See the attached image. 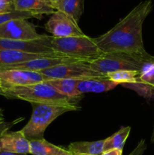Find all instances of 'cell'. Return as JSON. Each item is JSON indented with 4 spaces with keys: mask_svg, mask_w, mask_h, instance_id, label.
I'll use <instances>...</instances> for the list:
<instances>
[{
    "mask_svg": "<svg viewBox=\"0 0 154 155\" xmlns=\"http://www.w3.org/2000/svg\"><path fill=\"white\" fill-rule=\"evenodd\" d=\"M152 8V0L142 1L111 30L94 40L104 53L144 52L143 24Z\"/></svg>",
    "mask_w": 154,
    "mask_h": 155,
    "instance_id": "cell-1",
    "label": "cell"
},
{
    "mask_svg": "<svg viewBox=\"0 0 154 155\" xmlns=\"http://www.w3.org/2000/svg\"><path fill=\"white\" fill-rule=\"evenodd\" d=\"M5 97L28 101L31 104L75 105L77 98H70L57 92L46 81L36 84L2 88Z\"/></svg>",
    "mask_w": 154,
    "mask_h": 155,
    "instance_id": "cell-2",
    "label": "cell"
},
{
    "mask_svg": "<svg viewBox=\"0 0 154 155\" xmlns=\"http://www.w3.org/2000/svg\"><path fill=\"white\" fill-rule=\"evenodd\" d=\"M154 62V56L146 51L141 53H104L101 57L90 62L92 71L107 74L118 71H137L142 72Z\"/></svg>",
    "mask_w": 154,
    "mask_h": 155,
    "instance_id": "cell-3",
    "label": "cell"
},
{
    "mask_svg": "<svg viewBox=\"0 0 154 155\" xmlns=\"http://www.w3.org/2000/svg\"><path fill=\"white\" fill-rule=\"evenodd\" d=\"M31 117L21 130L29 141L44 139V133L48 126L58 117L69 111L79 109L75 105H54V104H32Z\"/></svg>",
    "mask_w": 154,
    "mask_h": 155,
    "instance_id": "cell-4",
    "label": "cell"
},
{
    "mask_svg": "<svg viewBox=\"0 0 154 155\" xmlns=\"http://www.w3.org/2000/svg\"><path fill=\"white\" fill-rule=\"evenodd\" d=\"M51 45L55 52L85 63H90L104 54L94 38L85 34L66 38H55L51 36Z\"/></svg>",
    "mask_w": 154,
    "mask_h": 155,
    "instance_id": "cell-5",
    "label": "cell"
},
{
    "mask_svg": "<svg viewBox=\"0 0 154 155\" xmlns=\"http://www.w3.org/2000/svg\"><path fill=\"white\" fill-rule=\"evenodd\" d=\"M39 73L44 76L46 80L53 79H74L79 80L86 79H107V75L92 71L88 63L82 61L57 65L39 71Z\"/></svg>",
    "mask_w": 154,
    "mask_h": 155,
    "instance_id": "cell-6",
    "label": "cell"
},
{
    "mask_svg": "<svg viewBox=\"0 0 154 155\" xmlns=\"http://www.w3.org/2000/svg\"><path fill=\"white\" fill-rule=\"evenodd\" d=\"M45 34H39L33 24L26 19H17L0 25V38L13 40L30 41L42 39Z\"/></svg>",
    "mask_w": 154,
    "mask_h": 155,
    "instance_id": "cell-7",
    "label": "cell"
},
{
    "mask_svg": "<svg viewBox=\"0 0 154 155\" xmlns=\"http://www.w3.org/2000/svg\"><path fill=\"white\" fill-rule=\"evenodd\" d=\"M45 30L55 38H66L84 36L78 23L69 15L59 11L51 15L45 25Z\"/></svg>",
    "mask_w": 154,
    "mask_h": 155,
    "instance_id": "cell-8",
    "label": "cell"
},
{
    "mask_svg": "<svg viewBox=\"0 0 154 155\" xmlns=\"http://www.w3.org/2000/svg\"><path fill=\"white\" fill-rule=\"evenodd\" d=\"M0 48L36 54L55 52L51 45V36L47 35L42 39L30 41L13 40L0 38Z\"/></svg>",
    "mask_w": 154,
    "mask_h": 155,
    "instance_id": "cell-9",
    "label": "cell"
},
{
    "mask_svg": "<svg viewBox=\"0 0 154 155\" xmlns=\"http://www.w3.org/2000/svg\"><path fill=\"white\" fill-rule=\"evenodd\" d=\"M46 80L39 72L24 70H6L0 71V85L2 88L8 86H21L36 84Z\"/></svg>",
    "mask_w": 154,
    "mask_h": 155,
    "instance_id": "cell-10",
    "label": "cell"
},
{
    "mask_svg": "<svg viewBox=\"0 0 154 155\" xmlns=\"http://www.w3.org/2000/svg\"><path fill=\"white\" fill-rule=\"evenodd\" d=\"M44 57H66L59 53L36 54L0 48V71L9 70L14 65Z\"/></svg>",
    "mask_w": 154,
    "mask_h": 155,
    "instance_id": "cell-11",
    "label": "cell"
},
{
    "mask_svg": "<svg viewBox=\"0 0 154 155\" xmlns=\"http://www.w3.org/2000/svg\"><path fill=\"white\" fill-rule=\"evenodd\" d=\"M0 150L18 154H30V141L22 132L4 130L0 134Z\"/></svg>",
    "mask_w": 154,
    "mask_h": 155,
    "instance_id": "cell-12",
    "label": "cell"
},
{
    "mask_svg": "<svg viewBox=\"0 0 154 155\" xmlns=\"http://www.w3.org/2000/svg\"><path fill=\"white\" fill-rule=\"evenodd\" d=\"M76 61H80L69 57H44L18 64L12 67L9 70H24V71L39 72V71L48 69V68H53V67L57 66V65Z\"/></svg>",
    "mask_w": 154,
    "mask_h": 155,
    "instance_id": "cell-13",
    "label": "cell"
},
{
    "mask_svg": "<svg viewBox=\"0 0 154 155\" xmlns=\"http://www.w3.org/2000/svg\"><path fill=\"white\" fill-rule=\"evenodd\" d=\"M15 11L33 14L35 18L41 19L43 15H52L55 11L42 0H14Z\"/></svg>",
    "mask_w": 154,
    "mask_h": 155,
    "instance_id": "cell-14",
    "label": "cell"
},
{
    "mask_svg": "<svg viewBox=\"0 0 154 155\" xmlns=\"http://www.w3.org/2000/svg\"><path fill=\"white\" fill-rule=\"evenodd\" d=\"M118 83L108 79H86L80 80L77 83V91L82 95L86 92H104L113 89Z\"/></svg>",
    "mask_w": 154,
    "mask_h": 155,
    "instance_id": "cell-15",
    "label": "cell"
},
{
    "mask_svg": "<svg viewBox=\"0 0 154 155\" xmlns=\"http://www.w3.org/2000/svg\"><path fill=\"white\" fill-rule=\"evenodd\" d=\"M30 154L32 155H71L67 148L57 146L45 139L30 141Z\"/></svg>",
    "mask_w": 154,
    "mask_h": 155,
    "instance_id": "cell-16",
    "label": "cell"
},
{
    "mask_svg": "<svg viewBox=\"0 0 154 155\" xmlns=\"http://www.w3.org/2000/svg\"><path fill=\"white\" fill-rule=\"evenodd\" d=\"M104 139L95 142H75L67 147L73 155H101L104 152Z\"/></svg>",
    "mask_w": 154,
    "mask_h": 155,
    "instance_id": "cell-17",
    "label": "cell"
},
{
    "mask_svg": "<svg viewBox=\"0 0 154 155\" xmlns=\"http://www.w3.org/2000/svg\"><path fill=\"white\" fill-rule=\"evenodd\" d=\"M53 8L69 15L78 23L84 12V0H57Z\"/></svg>",
    "mask_w": 154,
    "mask_h": 155,
    "instance_id": "cell-18",
    "label": "cell"
},
{
    "mask_svg": "<svg viewBox=\"0 0 154 155\" xmlns=\"http://www.w3.org/2000/svg\"><path fill=\"white\" fill-rule=\"evenodd\" d=\"M79 80L74 79H53L46 80V82L62 95L70 98H77L81 96L77 91Z\"/></svg>",
    "mask_w": 154,
    "mask_h": 155,
    "instance_id": "cell-19",
    "label": "cell"
},
{
    "mask_svg": "<svg viewBox=\"0 0 154 155\" xmlns=\"http://www.w3.org/2000/svg\"><path fill=\"white\" fill-rule=\"evenodd\" d=\"M131 130V127H122L119 131L104 139V151L110 149H114V148L120 150L123 149Z\"/></svg>",
    "mask_w": 154,
    "mask_h": 155,
    "instance_id": "cell-20",
    "label": "cell"
},
{
    "mask_svg": "<svg viewBox=\"0 0 154 155\" xmlns=\"http://www.w3.org/2000/svg\"><path fill=\"white\" fill-rule=\"evenodd\" d=\"M140 72L137 71H114L107 74V79L111 81L115 82L118 84H128V83H134L137 82L139 75Z\"/></svg>",
    "mask_w": 154,
    "mask_h": 155,
    "instance_id": "cell-21",
    "label": "cell"
},
{
    "mask_svg": "<svg viewBox=\"0 0 154 155\" xmlns=\"http://www.w3.org/2000/svg\"><path fill=\"white\" fill-rule=\"evenodd\" d=\"M35 18L33 14L27 12H19V11H14L12 12L0 15V25L6 22L17 19H26Z\"/></svg>",
    "mask_w": 154,
    "mask_h": 155,
    "instance_id": "cell-22",
    "label": "cell"
},
{
    "mask_svg": "<svg viewBox=\"0 0 154 155\" xmlns=\"http://www.w3.org/2000/svg\"><path fill=\"white\" fill-rule=\"evenodd\" d=\"M137 83H144L154 89V62L140 72Z\"/></svg>",
    "mask_w": 154,
    "mask_h": 155,
    "instance_id": "cell-23",
    "label": "cell"
},
{
    "mask_svg": "<svg viewBox=\"0 0 154 155\" xmlns=\"http://www.w3.org/2000/svg\"><path fill=\"white\" fill-rule=\"evenodd\" d=\"M123 86H126L128 88L134 89L136 92L140 95H143L146 98H151L154 95V89L148 85L142 83H128V84H123Z\"/></svg>",
    "mask_w": 154,
    "mask_h": 155,
    "instance_id": "cell-24",
    "label": "cell"
},
{
    "mask_svg": "<svg viewBox=\"0 0 154 155\" xmlns=\"http://www.w3.org/2000/svg\"><path fill=\"white\" fill-rule=\"evenodd\" d=\"M14 11H15L14 2L0 0V15L9 13V12H14Z\"/></svg>",
    "mask_w": 154,
    "mask_h": 155,
    "instance_id": "cell-25",
    "label": "cell"
},
{
    "mask_svg": "<svg viewBox=\"0 0 154 155\" xmlns=\"http://www.w3.org/2000/svg\"><path fill=\"white\" fill-rule=\"evenodd\" d=\"M101 155H122V150L120 149H110L103 152Z\"/></svg>",
    "mask_w": 154,
    "mask_h": 155,
    "instance_id": "cell-26",
    "label": "cell"
},
{
    "mask_svg": "<svg viewBox=\"0 0 154 155\" xmlns=\"http://www.w3.org/2000/svg\"><path fill=\"white\" fill-rule=\"evenodd\" d=\"M0 155H27V154H18V153H14V152H9V151H2V150H0Z\"/></svg>",
    "mask_w": 154,
    "mask_h": 155,
    "instance_id": "cell-27",
    "label": "cell"
},
{
    "mask_svg": "<svg viewBox=\"0 0 154 155\" xmlns=\"http://www.w3.org/2000/svg\"><path fill=\"white\" fill-rule=\"evenodd\" d=\"M42 2H44L45 3H46L47 5H50L51 7L53 8V5H54V2H55L57 0H42Z\"/></svg>",
    "mask_w": 154,
    "mask_h": 155,
    "instance_id": "cell-28",
    "label": "cell"
},
{
    "mask_svg": "<svg viewBox=\"0 0 154 155\" xmlns=\"http://www.w3.org/2000/svg\"><path fill=\"white\" fill-rule=\"evenodd\" d=\"M3 120H4V117L2 114V110L0 109V125L3 124Z\"/></svg>",
    "mask_w": 154,
    "mask_h": 155,
    "instance_id": "cell-29",
    "label": "cell"
},
{
    "mask_svg": "<svg viewBox=\"0 0 154 155\" xmlns=\"http://www.w3.org/2000/svg\"><path fill=\"white\" fill-rule=\"evenodd\" d=\"M0 95H2V96L5 97V92L4 91H3L1 85H0Z\"/></svg>",
    "mask_w": 154,
    "mask_h": 155,
    "instance_id": "cell-30",
    "label": "cell"
},
{
    "mask_svg": "<svg viewBox=\"0 0 154 155\" xmlns=\"http://www.w3.org/2000/svg\"><path fill=\"white\" fill-rule=\"evenodd\" d=\"M151 142H153V143H154V127H153V130H152V137H151Z\"/></svg>",
    "mask_w": 154,
    "mask_h": 155,
    "instance_id": "cell-31",
    "label": "cell"
},
{
    "mask_svg": "<svg viewBox=\"0 0 154 155\" xmlns=\"http://www.w3.org/2000/svg\"><path fill=\"white\" fill-rule=\"evenodd\" d=\"M4 1H8V2H14V0H4Z\"/></svg>",
    "mask_w": 154,
    "mask_h": 155,
    "instance_id": "cell-32",
    "label": "cell"
},
{
    "mask_svg": "<svg viewBox=\"0 0 154 155\" xmlns=\"http://www.w3.org/2000/svg\"><path fill=\"white\" fill-rule=\"evenodd\" d=\"M71 155H73V154H71Z\"/></svg>",
    "mask_w": 154,
    "mask_h": 155,
    "instance_id": "cell-33",
    "label": "cell"
}]
</instances>
